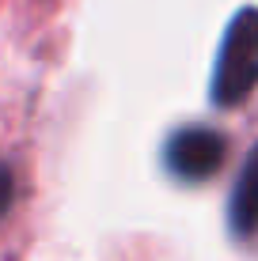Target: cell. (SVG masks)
<instances>
[{
	"mask_svg": "<svg viewBox=\"0 0 258 261\" xmlns=\"http://www.w3.org/2000/svg\"><path fill=\"white\" fill-rule=\"evenodd\" d=\"M258 84V12L243 8L232 19L220 42L217 72H213V98L220 106H236Z\"/></svg>",
	"mask_w": 258,
	"mask_h": 261,
	"instance_id": "cell-1",
	"label": "cell"
},
{
	"mask_svg": "<svg viewBox=\"0 0 258 261\" xmlns=\"http://www.w3.org/2000/svg\"><path fill=\"white\" fill-rule=\"evenodd\" d=\"M228 220H232V231L239 239L258 235V148L247 155V163L236 178L232 201H228Z\"/></svg>",
	"mask_w": 258,
	"mask_h": 261,
	"instance_id": "cell-3",
	"label": "cell"
},
{
	"mask_svg": "<svg viewBox=\"0 0 258 261\" xmlns=\"http://www.w3.org/2000/svg\"><path fill=\"white\" fill-rule=\"evenodd\" d=\"M224 163V137L209 125H186L167 140V170L182 182H205Z\"/></svg>",
	"mask_w": 258,
	"mask_h": 261,
	"instance_id": "cell-2",
	"label": "cell"
},
{
	"mask_svg": "<svg viewBox=\"0 0 258 261\" xmlns=\"http://www.w3.org/2000/svg\"><path fill=\"white\" fill-rule=\"evenodd\" d=\"M12 193H15V186H12V170L0 167V216L8 212V204H12Z\"/></svg>",
	"mask_w": 258,
	"mask_h": 261,
	"instance_id": "cell-4",
	"label": "cell"
}]
</instances>
